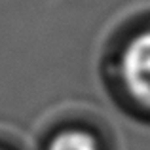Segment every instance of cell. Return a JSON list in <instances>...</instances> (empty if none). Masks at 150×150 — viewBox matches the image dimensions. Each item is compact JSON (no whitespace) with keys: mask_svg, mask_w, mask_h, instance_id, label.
<instances>
[{"mask_svg":"<svg viewBox=\"0 0 150 150\" xmlns=\"http://www.w3.org/2000/svg\"><path fill=\"white\" fill-rule=\"evenodd\" d=\"M50 150H99L95 139L84 131H65L51 143Z\"/></svg>","mask_w":150,"mask_h":150,"instance_id":"obj_2","label":"cell"},{"mask_svg":"<svg viewBox=\"0 0 150 150\" xmlns=\"http://www.w3.org/2000/svg\"><path fill=\"white\" fill-rule=\"evenodd\" d=\"M120 67L129 93L150 106V30L135 36L127 44Z\"/></svg>","mask_w":150,"mask_h":150,"instance_id":"obj_1","label":"cell"}]
</instances>
